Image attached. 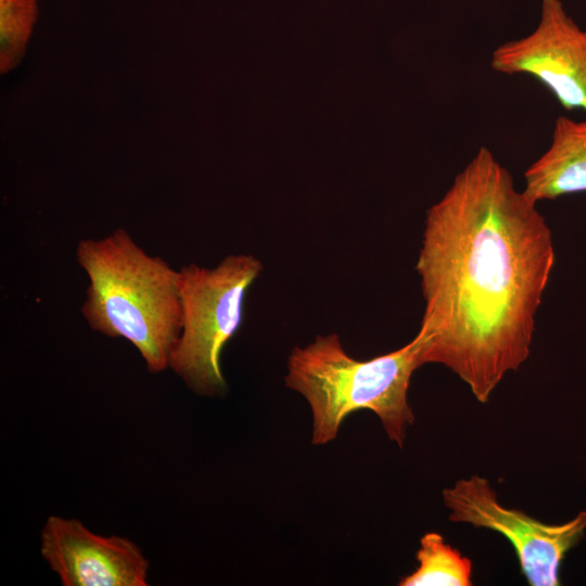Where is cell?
Returning <instances> with one entry per match:
<instances>
[{"instance_id": "obj_1", "label": "cell", "mask_w": 586, "mask_h": 586, "mask_svg": "<svg viewBox=\"0 0 586 586\" xmlns=\"http://www.w3.org/2000/svg\"><path fill=\"white\" fill-rule=\"evenodd\" d=\"M536 205L481 146L426 212L415 267L421 362L449 369L480 403L531 354L556 263Z\"/></svg>"}, {"instance_id": "obj_2", "label": "cell", "mask_w": 586, "mask_h": 586, "mask_svg": "<svg viewBox=\"0 0 586 586\" xmlns=\"http://www.w3.org/2000/svg\"><path fill=\"white\" fill-rule=\"evenodd\" d=\"M76 257L89 279L81 314L90 328L128 340L149 372L168 368L183 320L179 270L123 229L79 241Z\"/></svg>"}, {"instance_id": "obj_3", "label": "cell", "mask_w": 586, "mask_h": 586, "mask_svg": "<svg viewBox=\"0 0 586 586\" xmlns=\"http://www.w3.org/2000/svg\"><path fill=\"white\" fill-rule=\"evenodd\" d=\"M421 351L417 334L398 349L369 360L349 356L336 333L319 334L307 345L295 346L284 381L310 406L311 443L333 441L349 413L368 409L379 417L388 438L403 447L415 422L408 390L413 371L422 366Z\"/></svg>"}, {"instance_id": "obj_4", "label": "cell", "mask_w": 586, "mask_h": 586, "mask_svg": "<svg viewBox=\"0 0 586 586\" xmlns=\"http://www.w3.org/2000/svg\"><path fill=\"white\" fill-rule=\"evenodd\" d=\"M262 270L250 254L228 255L213 268L179 269L183 320L168 368L194 393L213 397L227 390L222 349L242 324L246 292Z\"/></svg>"}, {"instance_id": "obj_5", "label": "cell", "mask_w": 586, "mask_h": 586, "mask_svg": "<svg viewBox=\"0 0 586 586\" xmlns=\"http://www.w3.org/2000/svg\"><path fill=\"white\" fill-rule=\"evenodd\" d=\"M449 520L505 536L515 550L522 574L532 586H558L566 552L586 530V510L562 524H548L502 506L487 479L472 475L444 488Z\"/></svg>"}, {"instance_id": "obj_6", "label": "cell", "mask_w": 586, "mask_h": 586, "mask_svg": "<svg viewBox=\"0 0 586 586\" xmlns=\"http://www.w3.org/2000/svg\"><path fill=\"white\" fill-rule=\"evenodd\" d=\"M491 67L505 75H527L544 85L568 111L586 113V29L562 0H540L536 27L494 49Z\"/></svg>"}, {"instance_id": "obj_7", "label": "cell", "mask_w": 586, "mask_h": 586, "mask_svg": "<svg viewBox=\"0 0 586 586\" xmlns=\"http://www.w3.org/2000/svg\"><path fill=\"white\" fill-rule=\"evenodd\" d=\"M40 553L63 586H146L149 561L122 536H103L77 519L50 515Z\"/></svg>"}, {"instance_id": "obj_8", "label": "cell", "mask_w": 586, "mask_h": 586, "mask_svg": "<svg viewBox=\"0 0 586 586\" xmlns=\"http://www.w3.org/2000/svg\"><path fill=\"white\" fill-rule=\"evenodd\" d=\"M522 190L536 203L586 192V118L555 120L548 148L524 171Z\"/></svg>"}, {"instance_id": "obj_9", "label": "cell", "mask_w": 586, "mask_h": 586, "mask_svg": "<svg viewBox=\"0 0 586 586\" xmlns=\"http://www.w3.org/2000/svg\"><path fill=\"white\" fill-rule=\"evenodd\" d=\"M418 568L400 586H470L472 561L435 532L423 535L416 555Z\"/></svg>"}, {"instance_id": "obj_10", "label": "cell", "mask_w": 586, "mask_h": 586, "mask_svg": "<svg viewBox=\"0 0 586 586\" xmlns=\"http://www.w3.org/2000/svg\"><path fill=\"white\" fill-rule=\"evenodd\" d=\"M37 16V0H0L2 65L20 55Z\"/></svg>"}]
</instances>
